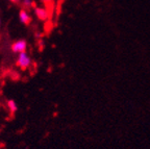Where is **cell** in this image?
<instances>
[{
    "instance_id": "cell-1",
    "label": "cell",
    "mask_w": 150,
    "mask_h": 149,
    "mask_svg": "<svg viewBox=\"0 0 150 149\" xmlns=\"http://www.w3.org/2000/svg\"><path fill=\"white\" fill-rule=\"evenodd\" d=\"M17 66H18L20 69L22 70H25L27 68L30 67L31 65V58L30 56L28 55L27 52H21L19 53L18 56H17V62H16Z\"/></svg>"
},
{
    "instance_id": "cell-2",
    "label": "cell",
    "mask_w": 150,
    "mask_h": 149,
    "mask_svg": "<svg viewBox=\"0 0 150 149\" xmlns=\"http://www.w3.org/2000/svg\"><path fill=\"white\" fill-rule=\"evenodd\" d=\"M11 49H12V52L17 54L21 53V52H25L26 49H27V42L25 40H18V41L13 43Z\"/></svg>"
},
{
    "instance_id": "cell-3",
    "label": "cell",
    "mask_w": 150,
    "mask_h": 149,
    "mask_svg": "<svg viewBox=\"0 0 150 149\" xmlns=\"http://www.w3.org/2000/svg\"><path fill=\"white\" fill-rule=\"evenodd\" d=\"M35 15L38 18V20H40L42 22L47 21L49 19V11L46 7L43 6H35Z\"/></svg>"
},
{
    "instance_id": "cell-4",
    "label": "cell",
    "mask_w": 150,
    "mask_h": 149,
    "mask_svg": "<svg viewBox=\"0 0 150 149\" xmlns=\"http://www.w3.org/2000/svg\"><path fill=\"white\" fill-rule=\"evenodd\" d=\"M19 20H20V22H21L22 24H24V25H29V24L31 23L33 18H31L30 14L28 13L27 9H21L20 12H19Z\"/></svg>"
},
{
    "instance_id": "cell-5",
    "label": "cell",
    "mask_w": 150,
    "mask_h": 149,
    "mask_svg": "<svg viewBox=\"0 0 150 149\" xmlns=\"http://www.w3.org/2000/svg\"><path fill=\"white\" fill-rule=\"evenodd\" d=\"M6 106H7V109H8L9 113L12 115H14L15 113H17V111H18V104H17V102L15 100H7Z\"/></svg>"
},
{
    "instance_id": "cell-6",
    "label": "cell",
    "mask_w": 150,
    "mask_h": 149,
    "mask_svg": "<svg viewBox=\"0 0 150 149\" xmlns=\"http://www.w3.org/2000/svg\"><path fill=\"white\" fill-rule=\"evenodd\" d=\"M21 3H22V9H27V11L35 6V3H33V0H22Z\"/></svg>"
},
{
    "instance_id": "cell-7",
    "label": "cell",
    "mask_w": 150,
    "mask_h": 149,
    "mask_svg": "<svg viewBox=\"0 0 150 149\" xmlns=\"http://www.w3.org/2000/svg\"><path fill=\"white\" fill-rule=\"evenodd\" d=\"M43 2L45 3V4H50V3H52L54 1V0H42Z\"/></svg>"
},
{
    "instance_id": "cell-8",
    "label": "cell",
    "mask_w": 150,
    "mask_h": 149,
    "mask_svg": "<svg viewBox=\"0 0 150 149\" xmlns=\"http://www.w3.org/2000/svg\"><path fill=\"white\" fill-rule=\"evenodd\" d=\"M8 1H11V2H13V3H19V2H21L22 0H8Z\"/></svg>"
}]
</instances>
